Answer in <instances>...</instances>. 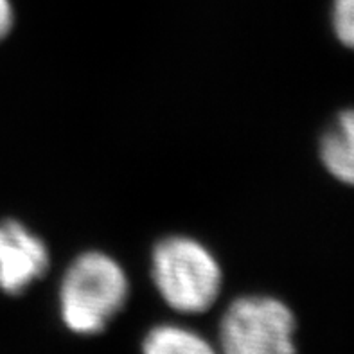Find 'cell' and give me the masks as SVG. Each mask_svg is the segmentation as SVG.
I'll return each mask as SVG.
<instances>
[{
  "instance_id": "2",
  "label": "cell",
  "mask_w": 354,
  "mask_h": 354,
  "mask_svg": "<svg viewBox=\"0 0 354 354\" xmlns=\"http://www.w3.org/2000/svg\"><path fill=\"white\" fill-rule=\"evenodd\" d=\"M151 277L164 302L185 315L211 310L223 281L212 252L187 236H169L155 245Z\"/></svg>"
},
{
  "instance_id": "8",
  "label": "cell",
  "mask_w": 354,
  "mask_h": 354,
  "mask_svg": "<svg viewBox=\"0 0 354 354\" xmlns=\"http://www.w3.org/2000/svg\"><path fill=\"white\" fill-rule=\"evenodd\" d=\"M15 13L9 0H0V40H4L13 27Z\"/></svg>"
},
{
  "instance_id": "1",
  "label": "cell",
  "mask_w": 354,
  "mask_h": 354,
  "mask_svg": "<svg viewBox=\"0 0 354 354\" xmlns=\"http://www.w3.org/2000/svg\"><path fill=\"white\" fill-rule=\"evenodd\" d=\"M130 297L126 272L103 252L72 261L59 284V315L74 335H99L121 313Z\"/></svg>"
},
{
  "instance_id": "4",
  "label": "cell",
  "mask_w": 354,
  "mask_h": 354,
  "mask_svg": "<svg viewBox=\"0 0 354 354\" xmlns=\"http://www.w3.org/2000/svg\"><path fill=\"white\" fill-rule=\"evenodd\" d=\"M44 239L15 220L0 221V292L20 295L49 270Z\"/></svg>"
},
{
  "instance_id": "5",
  "label": "cell",
  "mask_w": 354,
  "mask_h": 354,
  "mask_svg": "<svg viewBox=\"0 0 354 354\" xmlns=\"http://www.w3.org/2000/svg\"><path fill=\"white\" fill-rule=\"evenodd\" d=\"M320 160L333 178L354 185V108L338 113L322 135Z\"/></svg>"
},
{
  "instance_id": "3",
  "label": "cell",
  "mask_w": 354,
  "mask_h": 354,
  "mask_svg": "<svg viewBox=\"0 0 354 354\" xmlns=\"http://www.w3.org/2000/svg\"><path fill=\"white\" fill-rule=\"evenodd\" d=\"M293 311L268 295L239 297L220 322V354H297Z\"/></svg>"
},
{
  "instance_id": "6",
  "label": "cell",
  "mask_w": 354,
  "mask_h": 354,
  "mask_svg": "<svg viewBox=\"0 0 354 354\" xmlns=\"http://www.w3.org/2000/svg\"><path fill=\"white\" fill-rule=\"evenodd\" d=\"M142 354H220V351L193 329L162 324L146 333Z\"/></svg>"
},
{
  "instance_id": "7",
  "label": "cell",
  "mask_w": 354,
  "mask_h": 354,
  "mask_svg": "<svg viewBox=\"0 0 354 354\" xmlns=\"http://www.w3.org/2000/svg\"><path fill=\"white\" fill-rule=\"evenodd\" d=\"M333 27L338 40L354 49V0L333 2Z\"/></svg>"
}]
</instances>
